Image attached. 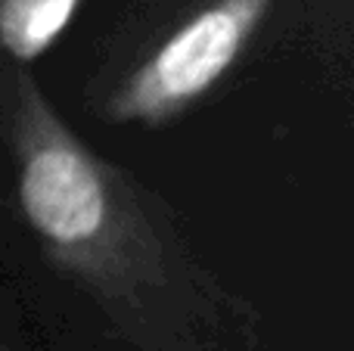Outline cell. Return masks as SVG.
<instances>
[{"instance_id": "cell-1", "label": "cell", "mask_w": 354, "mask_h": 351, "mask_svg": "<svg viewBox=\"0 0 354 351\" xmlns=\"http://www.w3.org/2000/svg\"><path fill=\"white\" fill-rule=\"evenodd\" d=\"M0 137L44 261L131 351L258 345V308L208 267L168 199L93 149L25 66L0 75Z\"/></svg>"}, {"instance_id": "cell-4", "label": "cell", "mask_w": 354, "mask_h": 351, "mask_svg": "<svg viewBox=\"0 0 354 351\" xmlns=\"http://www.w3.org/2000/svg\"><path fill=\"white\" fill-rule=\"evenodd\" d=\"M0 351H16V348H12V345H10V342H6V339H3V336H0Z\"/></svg>"}, {"instance_id": "cell-3", "label": "cell", "mask_w": 354, "mask_h": 351, "mask_svg": "<svg viewBox=\"0 0 354 351\" xmlns=\"http://www.w3.org/2000/svg\"><path fill=\"white\" fill-rule=\"evenodd\" d=\"M81 0H0V75L41 59L75 19Z\"/></svg>"}, {"instance_id": "cell-2", "label": "cell", "mask_w": 354, "mask_h": 351, "mask_svg": "<svg viewBox=\"0 0 354 351\" xmlns=\"http://www.w3.org/2000/svg\"><path fill=\"white\" fill-rule=\"evenodd\" d=\"M277 0H202L124 68L93 109L118 128L159 131L212 97L261 35Z\"/></svg>"}]
</instances>
